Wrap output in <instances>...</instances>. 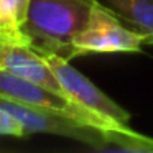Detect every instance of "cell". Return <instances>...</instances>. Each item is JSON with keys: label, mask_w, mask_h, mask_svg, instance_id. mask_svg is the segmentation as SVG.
Wrapping results in <instances>:
<instances>
[{"label": "cell", "mask_w": 153, "mask_h": 153, "mask_svg": "<svg viewBox=\"0 0 153 153\" xmlns=\"http://www.w3.org/2000/svg\"><path fill=\"white\" fill-rule=\"evenodd\" d=\"M94 0H31L25 36L30 46L41 54H59L73 59V41L86 27Z\"/></svg>", "instance_id": "cell-1"}, {"label": "cell", "mask_w": 153, "mask_h": 153, "mask_svg": "<svg viewBox=\"0 0 153 153\" xmlns=\"http://www.w3.org/2000/svg\"><path fill=\"white\" fill-rule=\"evenodd\" d=\"M148 40L127 25L112 8L94 0L86 27L73 41L74 58L92 53H140Z\"/></svg>", "instance_id": "cell-2"}, {"label": "cell", "mask_w": 153, "mask_h": 153, "mask_svg": "<svg viewBox=\"0 0 153 153\" xmlns=\"http://www.w3.org/2000/svg\"><path fill=\"white\" fill-rule=\"evenodd\" d=\"M43 58L50 64L54 76L58 77L59 84L63 86L66 96L73 102H76L77 105H81L87 112L96 115L97 119L104 120L114 130H120V132L133 130L128 125L130 120L128 110L119 105L104 91H100V87H97L89 77H86L81 71L71 66L69 59L53 53L43 54Z\"/></svg>", "instance_id": "cell-3"}, {"label": "cell", "mask_w": 153, "mask_h": 153, "mask_svg": "<svg viewBox=\"0 0 153 153\" xmlns=\"http://www.w3.org/2000/svg\"><path fill=\"white\" fill-rule=\"evenodd\" d=\"M0 107L13 115L25 132L28 133H51V135H61L68 138L82 142L94 150H109V140H107V130H100L89 123H84L73 117L63 115V114L30 107L25 104L15 102L12 99L0 96Z\"/></svg>", "instance_id": "cell-4"}, {"label": "cell", "mask_w": 153, "mask_h": 153, "mask_svg": "<svg viewBox=\"0 0 153 153\" xmlns=\"http://www.w3.org/2000/svg\"><path fill=\"white\" fill-rule=\"evenodd\" d=\"M0 96L30 107L53 110V112L73 117V119L97 127L100 130H114L104 120L97 119L96 115L87 112L76 102L58 96V94L51 92V91L45 89V87L38 86V84L31 82V81L25 79V77L18 76L8 69H0Z\"/></svg>", "instance_id": "cell-5"}, {"label": "cell", "mask_w": 153, "mask_h": 153, "mask_svg": "<svg viewBox=\"0 0 153 153\" xmlns=\"http://www.w3.org/2000/svg\"><path fill=\"white\" fill-rule=\"evenodd\" d=\"M2 69H8L58 96L69 99L43 54L35 51L28 45H5L2 53Z\"/></svg>", "instance_id": "cell-6"}, {"label": "cell", "mask_w": 153, "mask_h": 153, "mask_svg": "<svg viewBox=\"0 0 153 153\" xmlns=\"http://www.w3.org/2000/svg\"><path fill=\"white\" fill-rule=\"evenodd\" d=\"M127 25L143 33L153 45V0H102Z\"/></svg>", "instance_id": "cell-7"}, {"label": "cell", "mask_w": 153, "mask_h": 153, "mask_svg": "<svg viewBox=\"0 0 153 153\" xmlns=\"http://www.w3.org/2000/svg\"><path fill=\"white\" fill-rule=\"evenodd\" d=\"M0 41L13 45H28L30 46L28 38L25 36L20 25L15 22V18L8 12L4 0H0Z\"/></svg>", "instance_id": "cell-8"}, {"label": "cell", "mask_w": 153, "mask_h": 153, "mask_svg": "<svg viewBox=\"0 0 153 153\" xmlns=\"http://www.w3.org/2000/svg\"><path fill=\"white\" fill-rule=\"evenodd\" d=\"M0 135H7V137H25L27 135L22 123L13 115H10L7 110H4L2 107H0Z\"/></svg>", "instance_id": "cell-9"}, {"label": "cell", "mask_w": 153, "mask_h": 153, "mask_svg": "<svg viewBox=\"0 0 153 153\" xmlns=\"http://www.w3.org/2000/svg\"><path fill=\"white\" fill-rule=\"evenodd\" d=\"M4 2H5V5H7L8 12L12 13V17L15 18V22H17L22 28L23 23L27 22V15H28V8H30L31 0H4Z\"/></svg>", "instance_id": "cell-10"}, {"label": "cell", "mask_w": 153, "mask_h": 153, "mask_svg": "<svg viewBox=\"0 0 153 153\" xmlns=\"http://www.w3.org/2000/svg\"><path fill=\"white\" fill-rule=\"evenodd\" d=\"M5 41H0V69H2V53H4V48H5Z\"/></svg>", "instance_id": "cell-11"}]
</instances>
